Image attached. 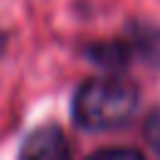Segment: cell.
Masks as SVG:
<instances>
[{
    "label": "cell",
    "instance_id": "1",
    "mask_svg": "<svg viewBox=\"0 0 160 160\" xmlns=\"http://www.w3.org/2000/svg\"><path fill=\"white\" fill-rule=\"evenodd\" d=\"M140 90L120 75L90 78L78 85L70 105L72 122L88 132H105L122 128L138 110Z\"/></svg>",
    "mask_w": 160,
    "mask_h": 160
},
{
    "label": "cell",
    "instance_id": "2",
    "mask_svg": "<svg viewBox=\"0 0 160 160\" xmlns=\"http://www.w3.org/2000/svg\"><path fill=\"white\" fill-rule=\"evenodd\" d=\"M72 150L58 125H40L30 130L20 145L18 160H70Z\"/></svg>",
    "mask_w": 160,
    "mask_h": 160
},
{
    "label": "cell",
    "instance_id": "3",
    "mask_svg": "<svg viewBox=\"0 0 160 160\" xmlns=\"http://www.w3.org/2000/svg\"><path fill=\"white\" fill-rule=\"evenodd\" d=\"M88 58L100 65L102 70H108L110 75L122 72L130 62H132V48L128 40H105V42H92L88 50Z\"/></svg>",
    "mask_w": 160,
    "mask_h": 160
},
{
    "label": "cell",
    "instance_id": "4",
    "mask_svg": "<svg viewBox=\"0 0 160 160\" xmlns=\"http://www.w3.org/2000/svg\"><path fill=\"white\" fill-rule=\"evenodd\" d=\"M128 42L132 48V55L138 52L148 65L160 68V28L135 22L130 28V40Z\"/></svg>",
    "mask_w": 160,
    "mask_h": 160
},
{
    "label": "cell",
    "instance_id": "5",
    "mask_svg": "<svg viewBox=\"0 0 160 160\" xmlns=\"http://www.w3.org/2000/svg\"><path fill=\"white\" fill-rule=\"evenodd\" d=\"M85 160H145V155L135 148H100Z\"/></svg>",
    "mask_w": 160,
    "mask_h": 160
},
{
    "label": "cell",
    "instance_id": "6",
    "mask_svg": "<svg viewBox=\"0 0 160 160\" xmlns=\"http://www.w3.org/2000/svg\"><path fill=\"white\" fill-rule=\"evenodd\" d=\"M145 140L155 150V155H160V105L152 108L145 120Z\"/></svg>",
    "mask_w": 160,
    "mask_h": 160
}]
</instances>
